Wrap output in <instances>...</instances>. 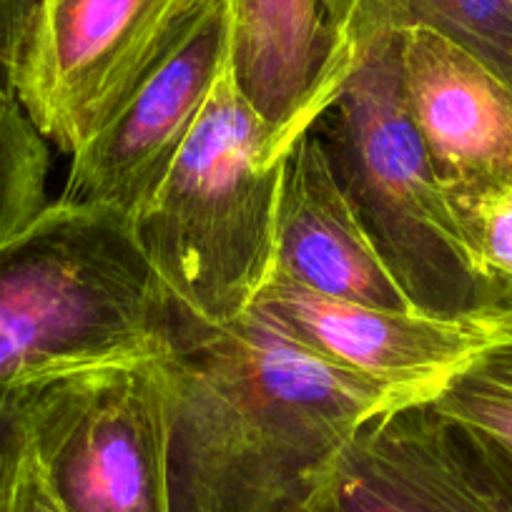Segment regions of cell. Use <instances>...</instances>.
<instances>
[{
	"label": "cell",
	"instance_id": "obj_1",
	"mask_svg": "<svg viewBox=\"0 0 512 512\" xmlns=\"http://www.w3.org/2000/svg\"><path fill=\"white\" fill-rule=\"evenodd\" d=\"M159 372L171 512L294 510L359 427L427 402L322 357L259 307L224 327L181 317Z\"/></svg>",
	"mask_w": 512,
	"mask_h": 512
},
{
	"label": "cell",
	"instance_id": "obj_2",
	"mask_svg": "<svg viewBox=\"0 0 512 512\" xmlns=\"http://www.w3.org/2000/svg\"><path fill=\"white\" fill-rule=\"evenodd\" d=\"M179 319L131 221L53 201L0 246V395L166 357Z\"/></svg>",
	"mask_w": 512,
	"mask_h": 512
},
{
	"label": "cell",
	"instance_id": "obj_3",
	"mask_svg": "<svg viewBox=\"0 0 512 512\" xmlns=\"http://www.w3.org/2000/svg\"><path fill=\"white\" fill-rule=\"evenodd\" d=\"M284 159L231 61L149 204L136 239L181 317L236 322L274 274Z\"/></svg>",
	"mask_w": 512,
	"mask_h": 512
},
{
	"label": "cell",
	"instance_id": "obj_4",
	"mask_svg": "<svg viewBox=\"0 0 512 512\" xmlns=\"http://www.w3.org/2000/svg\"><path fill=\"white\" fill-rule=\"evenodd\" d=\"M314 128L374 249L415 309L490 319L492 294L407 108L400 31L379 33L359 51Z\"/></svg>",
	"mask_w": 512,
	"mask_h": 512
},
{
	"label": "cell",
	"instance_id": "obj_5",
	"mask_svg": "<svg viewBox=\"0 0 512 512\" xmlns=\"http://www.w3.org/2000/svg\"><path fill=\"white\" fill-rule=\"evenodd\" d=\"M159 359L33 387L31 442L63 512H171Z\"/></svg>",
	"mask_w": 512,
	"mask_h": 512
},
{
	"label": "cell",
	"instance_id": "obj_6",
	"mask_svg": "<svg viewBox=\"0 0 512 512\" xmlns=\"http://www.w3.org/2000/svg\"><path fill=\"white\" fill-rule=\"evenodd\" d=\"M209 0H38L13 96L73 156L116 116Z\"/></svg>",
	"mask_w": 512,
	"mask_h": 512
},
{
	"label": "cell",
	"instance_id": "obj_7",
	"mask_svg": "<svg viewBox=\"0 0 512 512\" xmlns=\"http://www.w3.org/2000/svg\"><path fill=\"white\" fill-rule=\"evenodd\" d=\"M231 61L229 0H209L116 116L71 156L61 201L134 224L169 174Z\"/></svg>",
	"mask_w": 512,
	"mask_h": 512
},
{
	"label": "cell",
	"instance_id": "obj_8",
	"mask_svg": "<svg viewBox=\"0 0 512 512\" xmlns=\"http://www.w3.org/2000/svg\"><path fill=\"white\" fill-rule=\"evenodd\" d=\"M314 495L329 512H512L470 437L432 402L359 427Z\"/></svg>",
	"mask_w": 512,
	"mask_h": 512
},
{
	"label": "cell",
	"instance_id": "obj_9",
	"mask_svg": "<svg viewBox=\"0 0 512 512\" xmlns=\"http://www.w3.org/2000/svg\"><path fill=\"white\" fill-rule=\"evenodd\" d=\"M254 307L322 357L427 402L492 342L487 319L349 302L312 292L282 274H272Z\"/></svg>",
	"mask_w": 512,
	"mask_h": 512
},
{
	"label": "cell",
	"instance_id": "obj_10",
	"mask_svg": "<svg viewBox=\"0 0 512 512\" xmlns=\"http://www.w3.org/2000/svg\"><path fill=\"white\" fill-rule=\"evenodd\" d=\"M412 123L450 199L512 186V86L425 28L400 31Z\"/></svg>",
	"mask_w": 512,
	"mask_h": 512
},
{
	"label": "cell",
	"instance_id": "obj_11",
	"mask_svg": "<svg viewBox=\"0 0 512 512\" xmlns=\"http://www.w3.org/2000/svg\"><path fill=\"white\" fill-rule=\"evenodd\" d=\"M274 274L327 297L415 309L374 249L314 126L284 159Z\"/></svg>",
	"mask_w": 512,
	"mask_h": 512
},
{
	"label": "cell",
	"instance_id": "obj_12",
	"mask_svg": "<svg viewBox=\"0 0 512 512\" xmlns=\"http://www.w3.org/2000/svg\"><path fill=\"white\" fill-rule=\"evenodd\" d=\"M231 73L287 156L337 93L319 0H229Z\"/></svg>",
	"mask_w": 512,
	"mask_h": 512
},
{
	"label": "cell",
	"instance_id": "obj_13",
	"mask_svg": "<svg viewBox=\"0 0 512 512\" xmlns=\"http://www.w3.org/2000/svg\"><path fill=\"white\" fill-rule=\"evenodd\" d=\"M492 342L442 387L432 407L460 427L512 505V314L490 319Z\"/></svg>",
	"mask_w": 512,
	"mask_h": 512
},
{
	"label": "cell",
	"instance_id": "obj_14",
	"mask_svg": "<svg viewBox=\"0 0 512 512\" xmlns=\"http://www.w3.org/2000/svg\"><path fill=\"white\" fill-rule=\"evenodd\" d=\"M392 8L400 31L437 33L512 86V8L507 0H392Z\"/></svg>",
	"mask_w": 512,
	"mask_h": 512
},
{
	"label": "cell",
	"instance_id": "obj_15",
	"mask_svg": "<svg viewBox=\"0 0 512 512\" xmlns=\"http://www.w3.org/2000/svg\"><path fill=\"white\" fill-rule=\"evenodd\" d=\"M48 171V141L16 98L0 96V246L51 204Z\"/></svg>",
	"mask_w": 512,
	"mask_h": 512
},
{
	"label": "cell",
	"instance_id": "obj_16",
	"mask_svg": "<svg viewBox=\"0 0 512 512\" xmlns=\"http://www.w3.org/2000/svg\"><path fill=\"white\" fill-rule=\"evenodd\" d=\"M319 11L332 43V73L337 83L347 78L359 51L372 38L400 31L392 0H319Z\"/></svg>",
	"mask_w": 512,
	"mask_h": 512
},
{
	"label": "cell",
	"instance_id": "obj_17",
	"mask_svg": "<svg viewBox=\"0 0 512 512\" xmlns=\"http://www.w3.org/2000/svg\"><path fill=\"white\" fill-rule=\"evenodd\" d=\"M31 392L33 387L0 395V512L8 510L13 487L31 445V425H28Z\"/></svg>",
	"mask_w": 512,
	"mask_h": 512
},
{
	"label": "cell",
	"instance_id": "obj_18",
	"mask_svg": "<svg viewBox=\"0 0 512 512\" xmlns=\"http://www.w3.org/2000/svg\"><path fill=\"white\" fill-rule=\"evenodd\" d=\"M38 0H0V96H13L18 58L31 31Z\"/></svg>",
	"mask_w": 512,
	"mask_h": 512
},
{
	"label": "cell",
	"instance_id": "obj_19",
	"mask_svg": "<svg viewBox=\"0 0 512 512\" xmlns=\"http://www.w3.org/2000/svg\"><path fill=\"white\" fill-rule=\"evenodd\" d=\"M6 512H63L56 495L48 487L46 477H43L41 462H38L36 450H33V442L28 445L26 460H23L21 475H18L16 487H13V495Z\"/></svg>",
	"mask_w": 512,
	"mask_h": 512
},
{
	"label": "cell",
	"instance_id": "obj_20",
	"mask_svg": "<svg viewBox=\"0 0 512 512\" xmlns=\"http://www.w3.org/2000/svg\"><path fill=\"white\" fill-rule=\"evenodd\" d=\"M289 512H329V510L322 505V502H319V497L314 495L312 500H307V502H304V505L294 507V510H289Z\"/></svg>",
	"mask_w": 512,
	"mask_h": 512
},
{
	"label": "cell",
	"instance_id": "obj_21",
	"mask_svg": "<svg viewBox=\"0 0 512 512\" xmlns=\"http://www.w3.org/2000/svg\"><path fill=\"white\" fill-rule=\"evenodd\" d=\"M507 3H510V8H512V0H507Z\"/></svg>",
	"mask_w": 512,
	"mask_h": 512
}]
</instances>
